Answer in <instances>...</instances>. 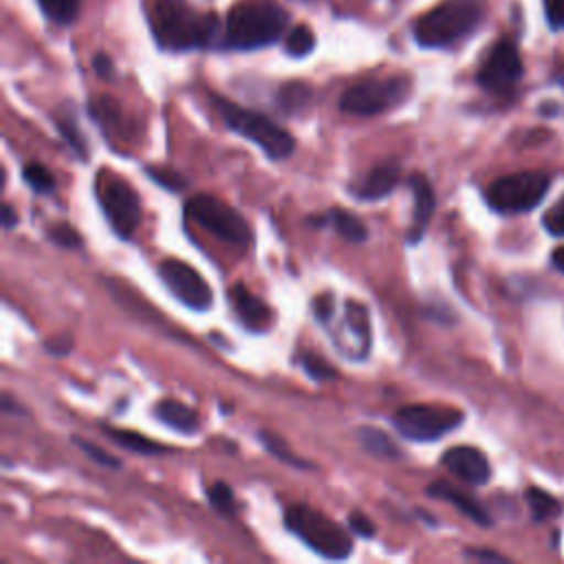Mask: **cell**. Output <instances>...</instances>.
I'll return each instance as SVG.
<instances>
[{
  "instance_id": "obj_10",
  "label": "cell",
  "mask_w": 564,
  "mask_h": 564,
  "mask_svg": "<svg viewBox=\"0 0 564 564\" xmlns=\"http://www.w3.org/2000/svg\"><path fill=\"white\" fill-rule=\"evenodd\" d=\"M185 214L196 225L231 245H249L251 227L238 209L212 194H196L185 203Z\"/></svg>"
},
{
  "instance_id": "obj_33",
  "label": "cell",
  "mask_w": 564,
  "mask_h": 564,
  "mask_svg": "<svg viewBox=\"0 0 564 564\" xmlns=\"http://www.w3.org/2000/svg\"><path fill=\"white\" fill-rule=\"evenodd\" d=\"M73 441H75V445H77L90 460H95L97 465H104V467H110V469H119V467H121V460L115 458L112 454H108L104 447H99V445H95V443H90V441H84V438H79V436H75Z\"/></svg>"
},
{
  "instance_id": "obj_13",
  "label": "cell",
  "mask_w": 564,
  "mask_h": 564,
  "mask_svg": "<svg viewBox=\"0 0 564 564\" xmlns=\"http://www.w3.org/2000/svg\"><path fill=\"white\" fill-rule=\"evenodd\" d=\"M441 463L445 465V469H449L454 476H458L460 480H465L469 485H485L491 476L487 456L471 445L449 447L441 456Z\"/></svg>"
},
{
  "instance_id": "obj_26",
  "label": "cell",
  "mask_w": 564,
  "mask_h": 564,
  "mask_svg": "<svg viewBox=\"0 0 564 564\" xmlns=\"http://www.w3.org/2000/svg\"><path fill=\"white\" fill-rule=\"evenodd\" d=\"M22 176H24V183L35 192V194H51V192H55V176H53V172L46 167V165H42V163H29V165H24V170H22Z\"/></svg>"
},
{
  "instance_id": "obj_30",
  "label": "cell",
  "mask_w": 564,
  "mask_h": 564,
  "mask_svg": "<svg viewBox=\"0 0 564 564\" xmlns=\"http://www.w3.org/2000/svg\"><path fill=\"white\" fill-rule=\"evenodd\" d=\"M300 364H302V370L317 383H324V381H333L337 379V370L319 355H313V352H304L300 357Z\"/></svg>"
},
{
  "instance_id": "obj_39",
  "label": "cell",
  "mask_w": 564,
  "mask_h": 564,
  "mask_svg": "<svg viewBox=\"0 0 564 564\" xmlns=\"http://www.w3.org/2000/svg\"><path fill=\"white\" fill-rule=\"evenodd\" d=\"M313 311H315V317H317L322 324H326V322L330 319V315H333V300H330L328 295L315 297V300H313Z\"/></svg>"
},
{
  "instance_id": "obj_29",
  "label": "cell",
  "mask_w": 564,
  "mask_h": 564,
  "mask_svg": "<svg viewBox=\"0 0 564 564\" xmlns=\"http://www.w3.org/2000/svg\"><path fill=\"white\" fill-rule=\"evenodd\" d=\"M207 500H209V505H212L218 513H223V516H234L236 509H238L234 489H231L227 482H223V480H216V482L207 489Z\"/></svg>"
},
{
  "instance_id": "obj_34",
  "label": "cell",
  "mask_w": 564,
  "mask_h": 564,
  "mask_svg": "<svg viewBox=\"0 0 564 564\" xmlns=\"http://www.w3.org/2000/svg\"><path fill=\"white\" fill-rule=\"evenodd\" d=\"M48 238L64 249H79L82 247V236L77 234V229L68 223H57L48 229Z\"/></svg>"
},
{
  "instance_id": "obj_15",
  "label": "cell",
  "mask_w": 564,
  "mask_h": 564,
  "mask_svg": "<svg viewBox=\"0 0 564 564\" xmlns=\"http://www.w3.org/2000/svg\"><path fill=\"white\" fill-rule=\"evenodd\" d=\"M229 300H231L236 315L249 330L262 333L271 326L273 313H271L269 304L264 300H260L256 293H251L245 284H240V282L234 284L229 289Z\"/></svg>"
},
{
  "instance_id": "obj_17",
  "label": "cell",
  "mask_w": 564,
  "mask_h": 564,
  "mask_svg": "<svg viewBox=\"0 0 564 564\" xmlns=\"http://www.w3.org/2000/svg\"><path fill=\"white\" fill-rule=\"evenodd\" d=\"M427 496L454 505L463 516H467L471 522H476V524H480V527H491V518H489L487 509H485L478 500H474L471 496H467L465 491H460L458 487L449 485L447 480H436V482H432V485L427 487Z\"/></svg>"
},
{
  "instance_id": "obj_23",
  "label": "cell",
  "mask_w": 564,
  "mask_h": 564,
  "mask_svg": "<svg viewBox=\"0 0 564 564\" xmlns=\"http://www.w3.org/2000/svg\"><path fill=\"white\" fill-rule=\"evenodd\" d=\"M346 324L350 328V333L359 339V357H366L368 348H370V319H368V311L364 304L350 300L346 302Z\"/></svg>"
},
{
  "instance_id": "obj_3",
  "label": "cell",
  "mask_w": 564,
  "mask_h": 564,
  "mask_svg": "<svg viewBox=\"0 0 564 564\" xmlns=\"http://www.w3.org/2000/svg\"><path fill=\"white\" fill-rule=\"evenodd\" d=\"M482 20L480 0H445L414 22V40L425 48H445L469 33Z\"/></svg>"
},
{
  "instance_id": "obj_12",
  "label": "cell",
  "mask_w": 564,
  "mask_h": 564,
  "mask_svg": "<svg viewBox=\"0 0 564 564\" xmlns=\"http://www.w3.org/2000/svg\"><path fill=\"white\" fill-rule=\"evenodd\" d=\"M159 275L167 291L187 308L207 311L214 302V293L205 278L183 260L167 258L159 264Z\"/></svg>"
},
{
  "instance_id": "obj_35",
  "label": "cell",
  "mask_w": 564,
  "mask_h": 564,
  "mask_svg": "<svg viewBox=\"0 0 564 564\" xmlns=\"http://www.w3.org/2000/svg\"><path fill=\"white\" fill-rule=\"evenodd\" d=\"M542 225L551 236H564V196L553 207H549Z\"/></svg>"
},
{
  "instance_id": "obj_41",
  "label": "cell",
  "mask_w": 564,
  "mask_h": 564,
  "mask_svg": "<svg viewBox=\"0 0 564 564\" xmlns=\"http://www.w3.org/2000/svg\"><path fill=\"white\" fill-rule=\"evenodd\" d=\"M70 346H73V341L68 337L46 341V350H51V355H66L70 350Z\"/></svg>"
},
{
  "instance_id": "obj_37",
  "label": "cell",
  "mask_w": 564,
  "mask_h": 564,
  "mask_svg": "<svg viewBox=\"0 0 564 564\" xmlns=\"http://www.w3.org/2000/svg\"><path fill=\"white\" fill-rule=\"evenodd\" d=\"M544 9H546V20H549L551 29L562 31L564 29V0H544Z\"/></svg>"
},
{
  "instance_id": "obj_22",
  "label": "cell",
  "mask_w": 564,
  "mask_h": 564,
  "mask_svg": "<svg viewBox=\"0 0 564 564\" xmlns=\"http://www.w3.org/2000/svg\"><path fill=\"white\" fill-rule=\"evenodd\" d=\"M313 99V90L308 84L302 82H289L284 86H280L278 90V108L284 110L286 115H297L300 110H304Z\"/></svg>"
},
{
  "instance_id": "obj_44",
  "label": "cell",
  "mask_w": 564,
  "mask_h": 564,
  "mask_svg": "<svg viewBox=\"0 0 564 564\" xmlns=\"http://www.w3.org/2000/svg\"><path fill=\"white\" fill-rule=\"evenodd\" d=\"M551 262H553V267H555L560 273H564V247H560V249L553 251Z\"/></svg>"
},
{
  "instance_id": "obj_43",
  "label": "cell",
  "mask_w": 564,
  "mask_h": 564,
  "mask_svg": "<svg viewBox=\"0 0 564 564\" xmlns=\"http://www.w3.org/2000/svg\"><path fill=\"white\" fill-rule=\"evenodd\" d=\"M0 405H2V412H7V414H26V410L24 408H20V403L18 401H13L11 399V394H2V401H0Z\"/></svg>"
},
{
  "instance_id": "obj_1",
  "label": "cell",
  "mask_w": 564,
  "mask_h": 564,
  "mask_svg": "<svg viewBox=\"0 0 564 564\" xmlns=\"http://www.w3.org/2000/svg\"><path fill=\"white\" fill-rule=\"evenodd\" d=\"M150 24L159 46L167 51L203 48L218 29L216 15L200 13L185 0H156L150 11Z\"/></svg>"
},
{
  "instance_id": "obj_11",
  "label": "cell",
  "mask_w": 564,
  "mask_h": 564,
  "mask_svg": "<svg viewBox=\"0 0 564 564\" xmlns=\"http://www.w3.org/2000/svg\"><path fill=\"white\" fill-rule=\"evenodd\" d=\"M522 77V59L511 40H498L482 59L476 82L494 95L509 93Z\"/></svg>"
},
{
  "instance_id": "obj_19",
  "label": "cell",
  "mask_w": 564,
  "mask_h": 564,
  "mask_svg": "<svg viewBox=\"0 0 564 564\" xmlns=\"http://www.w3.org/2000/svg\"><path fill=\"white\" fill-rule=\"evenodd\" d=\"M311 223L317 225V227L330 223L333 229H335L344 240H348V242H352V245H361V242L368 240V227L364 225V220H361L359 216L346 212V209H339V207H337V209H330L324 218H313Z\"/></svg>"
},
{
  "instance_id": "obj_28",
  "label": "cell",
  "mask_w": 564,
  "mask_h": 564,
  "mask_svg": "<svg viewBox=\"0 0 564 564\" xmlns=\"http://www.w3.org/2000/svg\"><path fill=\"white\" fill-rule=\"evenodd\" d=\"M527 502H529L533 520H546V518H551L560 511V502L553 496H549L544 489L529 487L527 489Z\"/></svg>"
},
{
  "instance_id": "obj_36",
  "label": "cell",
  "mask_w": 564,
  "mask_h": 564,
  "mask_svg": "<svg viewBox=\"0 0 564 564\" xmlns=\"http://www.w3.org/2000/svg\"><path fill=\"white\" fill-rule=\"evenodd\" d=\"M348 529L359 538H372L375 535V522L370 518H366L364 513H359V511H352L348 516Z\"/></svg>"
},
{
  "instance_id": "obj_14",
  "label": "cell",
  "mask_w": 564,
  "mask_h": 564,
  "mask_svg": "<svg viewBox=\"0 0 564 564\" xmlns=\"http://www.w3.org/2000/svg\"><path fill=\"white\" fill-rule=\"evenodd\" d=\"M408 187L412 189V196H414V214H412V223H410V229H408V245H419L427 231V225L434 216V207H436V198H434V189H432V183L414 172L410 178H408Z\"/></svg>"
},
{
  "instance_id": "obj_27",
  "label": "cell",
  "mask_w": 564,
  "mask_h": 564,
  "mask_svg": "<svg viewBox=\"0 0 564 564\" xmlns=\"http://www.w3.org/2000/svg\"><path fill=\"white\" fill-rule=\"evenodd\" d=\"M284 48L291 57H306L315 48V35L306 24L293 26L284 40Z\"/></svg>"
},
{
  "instance_id": "obj_38",
  "label": "cell",
  "mask_w": 564,
  "mask_h": 564,
  "mask_svg": "<svg viewBox=\"0 0 564 564\" xmlns=\"http://www.w3.org/2000/svg\"><path fill=\"white\" fill-rule=\"evenodd\" d=\"M93 68L101 79H112L115 77V62L106 53H97L93 57Z\"/></svg>"
},
{
  "instance_id": "obj_42",
  "label": "cell",
  "mask_w": 564,
  "mask_h": 564,
  "mask_svg": "<svg viewBox=\"0 0 564 564\" xmlns=\"http://www.w3.org/2000/svg\"><path fill=\"white\" fill-rule=\"evenodd\" d=\"M0 214H2V227H4L7 231L18 225V214L13 212V207H11L9 203L2 205V212H0Z\"/></svg>"
},
{
  "instance_id": "obj_24",
  "label": "cell",
  "mask_w": 564,
  "mask_h": 564,
  "mask_svg": "<svg viewBox=\"0 0 564 564\" xmlns=\"http://www.w3.org/2000/svg\"><path fill=\"white\" fill-rule=\"evenodd\" d=\"M258 438H260V443L267 447V452L273 454L278 460H282V463H286V465H291V467H295V469H313V467H315L313 463H308V460H304L302 456L293 454V452L289 449V445H286L284 438H280V436H275V434H271V432H258Z\"/></svg>"
},
{
  "instance_id": "obj_32",
  "label": "cell",
  "mask_w": 564,
  "mask_h": 564,
  "mask_svg": "<svg viewBox=\"0 0 564 564\" xmlns=\"http://www.w3.org/2000/svg\"><path fill=\"white\" fill-rule=\"evenodd\" d=\"M145 174H148L154 183H159L161 187H165V189H170V192H181V189L187 187V181H185L178 172L167 170V167L148 165V167H145Z\"/></svg>"
},
{
  "instance_id": "obj_2",
  "label": "cell",
  "mask_w": 564,
  "mask_h": 564,
  "mask_svg": "<svg viewBox=\"0 0 564 564\" xmlns=\"http://www.w3.org/2000/svg\"><path fill=\"white\" fill-rule=\"evenodd\" d=\"M289 13L275 4H238L229 11L223 31V46L234 51H253L282 37Z\"/></svg>"
},
{
  "instance_id": "obj_18",
  "label": "cell",
  "mask_w": 564,
  "mask_h": 564,
  "mask_svg": "<svg viewBox=\"0 0 564 564\" xmlns=\"http://www.w3.org/2000/svg\"><path fill=\"white\" fill-rule=\"evenodd\" d=\"M154 416L165 423L167 427L181 432V434H194L198 432V414L189 410L185 403L174 399H161L154 405Z\"/></svg>"
},
{
  "instance_id": "obj_16",
  "label": "cell",
  "mask_w": 564,
  "mask_h": 564,
  "mask_svg": "<svg viewBox=\"0 0 564 564\" xmlns=\"http://www.w3.org/2000/svg\"><path fill=\"white\" fill-rule=\"evenodd\" d=\"M401 178V165L397 161H383L375 165L361 181L350 185V192L359 200H381L386 198Z\"/></svg>"
},
{
  "instance_id": "obj_21",
  "label": "cell",
  "mask_w": 564,
  "mask_h": 564,
  "mask_svg": "<svg viewBox=\"0 0 564 564\" xmlns=\"http://www.w3.org/2000/svg\"><path fill=\"white\" fill-rule=\"evenodd\" d=\"M104 432L121 447H126L128 452H134V454H143V456H154V454H163V452H170V447L139 434V432H132V430H119V427H104Z\"/></svg>"
},
{
  "instance_id": "obj_8",
  "label": "cell",
  "mask_w": 564,
  "mask_h": 564,
  "mask_svg": "<svg viewBox=\"0 0 564 564\" xmlns=\"http://www.w3.org/2000/svg\"><path fill=\"white\" fill-rule=\"evenodd\" d=\"M549 185L551 181L544 172H516L496 178L485 189V198L498 214H524L542 203Z\"/></svg>"
},
{
  "instance_id": "obj_20",
  "label": "cell",
  "mask_w": 564,
  "mask_h": 564,
  "mask_svg": "<svg viewBox=\"0 0 564 564\" xmlns=\"http://www.w3.org/2000/svg\"><path fill=\"white\" fill-rule=\"evenodd\" d=\"M357 436H359L361 447H364L368 454H372V456H377V458H386V460H397V458H401L399 445H397L383 430L372 427V425H366V427H359Z\"/></svg>"
},
{
  "instance_id": "obj_40",
  "label": "cell",
  "mask_w": 564,
  "mask_h": 564,
  "mask_svg": "<svg viewBox=\"0 0 564 564\" xmlns=\"http://www.w3.org/2000/svg\"><path fill=\"white\" fill-rule=\"evenodd\" d=\"M465 557L480 560V562H509L505 555H500L496 551H485V549H467Z\"/></svg>"
},
{
  "instance_id": "obj_31",
  "label": "cell",
  "mask_w": 564,
  "mask_h": 564,
  "mask_svg": "<svg viewBox=\"0 0 564 564\" xmlns=\"http://www.w3.org/2000/svg\"><path fill=\"white\" fill-rule=\"evenodd\" d=\"M55 123H57V130L62 132V137L66 139V143L79 154V156H86V145H84V137L79 132V126L75 121L73 115H66V117H55Z\"/></svg>"
},
{
  "instance_id": "obj_5",
  "label": "cell",
  "mask_w": 564,
  "mask_h": 564,
  "mask_svg": "<svg viewBox=\"0 0 564 564\" xmlns=\"http://www.w3.org/2000/svg\"><path fill=\"white\" fill-rule=\"evenodd\" d=\"M284 527L326 560H346L352 553L348 531L308 505H289Z\"/></svg>"
},
{
  "instance_id": "obj_45",
  "label": "cell",
  "mask_w": 564,
  "mask_h": 564,
  "mask_svg": "<svg viewBox=\"0 0 564 564\" xmlns=\"http://www.w3.org/2000/svg\"><path fill=\"white\" fill-rule=\"evenodd\" d=\"M560 84H562V86H564V75H560Z\"/></svg>"
},
{
  "instance_id": "obj_7",
  "label": "cell",
  "mask_w": 564,
  "mask_h": 564,
  "mask_svg": "<svg viewBox=\"0 0 564 564\" xmlns=\"http://www.w3.org/2000/svg\"><path fill=\"white\" fill-rule=\"evenodd\" d=\"M410 95V79L405 75L372 77L352 84L339 99V110L357 117H372L397 108Z\"/></svg>"
},
{
  "instance_id": "obj_9",
  "label": "cell",
  "mask_w": 564,
  "mask_h": 564,
  "mask_svg": "<svg viewBox=\"0 0 564 564\" xmlns=\"http://www.w3.org/2000/svg\"><path fill=\"white\" fill-rule=\"evenodd\" d=\"M463 419L465 414L452 405L412 403L399 408L392 416V423L403 438L414 443H432L456 430Z\"/></svg>"
},
{
  "instance_id": "obj_25",
  "label": "cell",
  "mask_w": 564,
  "mask_h": 564,
  "mask_svg": "<svg viewBox=\"0 0 564 564\" xmlns=\"http://www.w3.org/2000/svg\"><path fill=\"white\" fill-rule=\"evenodd\" d=\"M84 0H37L42 13L57 24H73Z\"/></svg>"
},
{
  "instance_id": "obj_4",
  "label": "cell",
  "mask_w": 564,
  "mask_h": 564,
  "mask_svg": "<svg viewBox=\"0 0 564 564\" xmlns=\"http://www.w3.org/2000/svg\"><path fill=\"white\" fill-rule=\"evenodd\" d=\"M212 101H214L218 115L223 117L225 126L231 132L256 143L269 159L284 161L295 152L293 134L289 130H284L282 126H278L267 115L242 108V106H238L225 97H218V95H214Z\"/></svg>"
},
{
  "instance_id": "obj_6",
  "label": "cell",
  "mask_w": 564,
  "mask_h": 564,
  "mask_svg": "<svg viewBox=\"0 0 564 564\" xmlns=\"http://www.w3.org/2000/svg\"><path fill=\"white\" fill-rule=\"evenodd\" d=\"M97 203L119 238H132L141 223V203L134 187L112 170H99L95 176Z\"/></svg>"
}]
</instances>
